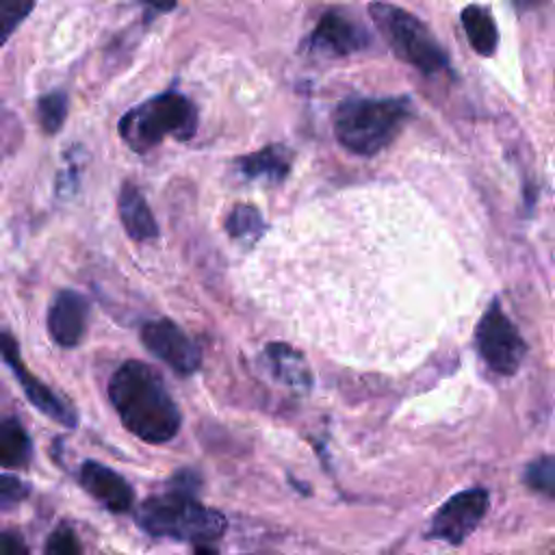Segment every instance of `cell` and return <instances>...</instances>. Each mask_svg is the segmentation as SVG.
Wrapping results in <instances>:
<instances>
[{
    "mask_svg": "<svg viewBox=\"0 0 555 555\" xmlns=\"http://www.w3.org/2000/svg\"><path fill=\"white\" fill-rule=\"evenodd\" d=\"M108 399L124 427L143 442H167L180 429L182 414L176 401L158 373L139 360H128L113 373Z\"/></svg>",
    "mask_w": 555,
    "mask_h": 555,
    "instance_id": "cell-1",
    "label": "cell"
},
{
    "mask_svg": "<svg viewBox=\"0 0 555 555\" xmlns=\"http://www.w3.org/2000/svg\"><path fill=\"white\" fill-rule=\"evenodd\" d=\"M410 113L405 98H347L334 111V134L345 150L373 156L395 141Z\"/></svg>",
    "mask_w": 555,
    "mask_h": 555,
    "instance_id": "cell-2",
    "label": "cell"
},
{
    "mask_svg": "<svg viewBox=\"0 0 555 555\" xmlns=\"http://www.w3.org/2000/svg\"><path fill=\"white\" fill-rule=\"evenodd\" d=\"M117 128L130 150L147 152L167 137L189 141L197 130V108L186 95L167 91L126 111Z\"/></svg>",
    "mask_w": 555,
    "mask_h": 555,
    "instance_id": "cell-3",
    "label": "cell"
},
{
    "mask_svg": "<svg viewBox=\"0 0 555 555\" xmlns=\"http://www.w3.org/2000/svg\"><path fill=\"white\" fill-rule=\"evenodd\" d=\"M141 529L156 538L210 542L225 531V516L197 503L189 492L173 490L143 501L137 509Z\"/></svg>",
    "mask_w": 555,
    "mask_h": 555,
    "instance_id": "cell-4",
    "label": "cell"
},
{
    "mask_svg": "<svg viewBox=\"0 0 555 555\" xmlns=\"http://www.w3.org/2000/svg\"><path fill=\"white\" fill-rule=\"evenodd\" d=\"M369 15L399 61L410 63L427 76H434L449 65L444 48L410 11L390 2H371Z\"/></svg>",
    "mask_w": 555,
    "mask_h": 555,
    "instance_id": "cell-5",
    "label": "cell"
},
{
    "mask_svg": "<svg viewBox=\"0 0 555 555\" xmlns=\"http://www.w3.org/2000/svg\"><path fill=\"white\" fill-rule=\"evenodd\" d=\"M475 343L483 362L499 375H514L527 353L522 336L496 301L481 314Z\"/></svg>",
    "mask_w": 555,
    "mask_h": 555,
    "instance_id": "cell-6",
    "label": "cell"
},
{
    "mask_svg": "<svg viewBox=\"0 0 555 555\" xmlns=\"http://www.w3.org/2000/svg\"><path fill=\"white\" fill-rule=\"evenodd\" d=\"M488 499L490 496L483 488H470L449 496L434 514L427 538L442 540L447 544H462L488 512Z\"/></svg>",
    "mask_w": 555,
    "mask_h": 555,
    "instance_id": "cell-7",
    "label": "cell"
},
{
    "mask_svg": "<svg viewBox=\"0 0 555 555\" xmlns=\"http://www.w3.org/2000/svg\"><path fill=\"white\" fill-rule=\"evenodd\" d=\"M0 358L7 362V366L13 371L15 379L20 382L22 390L26 392L28 401L39 410L43 412L46 416H50L52 421L65 425V427H76L78 423V416H76V410L63 399L59 397L54 390H50L43 382H39L30 371L28 366L22 362V356H20V347L15 343V338L9 334V332H0Z\"/></svg>",
    "mask_w": 555,
    "mask_h": 555,
    "instance_id": "cell-8",
    "label": "cell"
},
{
    "mask_svg": "<svg viewBox=\"0 0 555 555\" xmlns=\"http://www.w3.org/2000/svg\"><path fill=\"white\" fill-rule=\"evenodd\" d=\"M141 343L152 356L163 360L180 375H191L202 364V353L197 345L186 336L182 327H178L169 319L147 321L141 327Z\"/></svg>",
    "mask_w": 555,
    "mask_h": 555,
    "instance_id": "cell-9",
    "label": "cell"
},
{
    "mask_svg": "<svg viewBox=\"0 0 555 555\" xmlns=\"http://www.w3.org/2000/svg\"><path fill=\"white\" fill-rule=\"evenodd\" d=\"M366 28L340 9H330L321 15L314 30L306 39V50L325 56H349L369 46Z\"/></svg>",
    "mask_w": 555,
    "mask_h": 555,
    "instance_id": "cell-10",
    "label": "cell"
},
{
    "mask_svg": "<svg viewBox=\"0 0 555 555\" xmlns=\"http://www.w3.org/2000/svg\"><path fill=\"white\" fill-rule=\"evenodd\" d=\"M89 301L85 295L72 288H63L54 295L48 308V332L61 347H76L87 330Z\"/></svg>",
    "mask_w": 555,
    "mask_h": 555,
    "instance_id": "cell-11",
    "label": "cell"
},
{
    "mask_svg": "<svg viewBox=\"0 0 555 555\" xmlns=\"http://www.w3.org/2000/svg\"><path fill=\"white\" fill-rule=\"evenodd\" d=\"M80 483L93 499H98L111 512H128L132 505L134 492L130 483L119 473L100 462L89 460L80 466Z\"/></svg>",
    "mask_w": 555,
    "mask_h": 555,
    "instance_id": "cell-12",
    "label": "cell"
},
{
    "mask_svg": "<svg viewBox=\"0 0 555 555\" xmlns=\"http://www.w3.org/2000/svg\"><path fill=\"white\" fill-rule=\"evenodd\" d=\"M117 210L121 225L132 241H150L158 236V223L143 193L132 182L121 184L117 195Z\"/></svg>",
    "mask_w": 555,
    "mask_h": 555,
    "instance_id": "cell-13",
    "label": "cell"
},
{
    "mask_svg": "<svg viewBox=\"0 0 555 555\" xmlns=\"http://www.w3.org/2000/svg\"><path fill=\"white\" fill-rule=\"evenodd\" d=\"M264 360L271 375L282 384L297 390H308L312 386V373L306 358L291 345L269 343L264 347Z\"/></svg>",
    "mask_w": 555,
    "mask_h": 555,
    "instance_id": "cell-14",
    "label": "cell"
},
{
    "mask_svg": "<svg viewBox=\"0 0 555 555\" xmlns=\"http://www.w3.org/2000/svg\"><path fill=\"white\" fill-rule=\"evenodd\" d=\"M293 154L286 145H267L254 154H247L236 160L238 171L245 178H267L271 182H282L291 171Z\"/></svg>",
    "mask_w": 555,
    "mask_h": 555,
    "instance_id": "cell-15",
    "label": "cell"
},
{
    "mask_svg": "<svg viewBox=\"0 0 555 555\" xmlns=\"http://www.w3.org/2000/svg\"><path fill=\"white\" fill-rule=\"evenodd\" d=\"M462 26H464V33L477 54H481V56L494 54V50L499 46V30H496V22L488 7H481V4L464 7L462 9Z\"/></svg>",
    "mask_w": 555,
    "mask_h": 555,
    "instance_id": "cell-16",
    "label": "cell"
},
{
    "mask_svg": "<svg viewBox=\"0 0 555 555\" xmlns=\"http://www.w3.org/2000/svg\"><path fill=\"white\" fill-rule=\"evenodd\" d=\"M33 457V442L22 423L13 416L0 421V466L22 468Z\"/></svg>",
    "mask_w": 555,
    "mask_h": 555,
    "instance_id": "cell-17",
    "label": "cell"
},
{
    "mask_svg": "<svg viewBox=\"0 0 555 555\" xmlns=\"http://www.w3.org/2000/svg\"><path fill=\"white\" fill-rule=\"evenodd\" d=\"M225 230L232 238L236 241H243V243H254L258 241L264 230H267V223L260 215V210L251 204H236L228 219H225Z\"/></svg>",
    "mask_w": 555,
    "mask_h": 555,
    "instance_id": "cell-18",
    "label": "cell"
},
{
    "mask_svg": "<svg viewBox=\"0 0 555 555\" xmlns=\"http://www.w3.org/2000/svg\"><path fill=\"white\" fill-rule=\"evenodd\" d=\"M37 117L43 132H59L67 117V95L63 91H50L41 95L37 102Z\"/></svg>",
    "mask_w": 555,
    "mask_h": 555,
    "instance_id": "cell-19",
    "label": "cell"
},
{
    "mask_svg": "<svg viewBox=\"0 0 555 555\" xmlns=\"http://www.w3.org/2000/svg\"><path fill=\"white\" fill-rule=\"evenodd\" d=\"M525 483L546 496H555V457L540 455L525 468Z\"/></svg>",
    "mask_w": 555,
    "mask_h": 555,
    "instance_id": "cell-20",
    "label": "cell"
},
{
    "mask_svg": "<svg viewBox=\"0 0 555 555\" xmlns=\"http://www.w3.org/2000/svg\"><path fill=\"white\" fill-rule=\"evenodd\" d=\"M35 0H0V48L33 13Z\"/></svg>",
    "mask_w": 555,
    "mask_h": 555,
    "instance_id": "cell-21",
    "label": "cell"
},
{
    "mask_svg": "<svg viewBox=\"0 0 555 555\" xmlns=\"http://www.w3.org/2000/svg\"><path fill=\"white\" fill-rule=\"evenodd\" d=\"M43 555H80V540L69 525H59L46 542Z\"/></svg>",
    "mask_w": 555,
    "mask_h": 555,
    "instance_id": "cell-22",
    "label": "cell"
},
{
    "mask_svg": "<svg viewBox=\"0 0 555 555\" xmlns=\"http://www.w3.org/2000/svg\"><path fill=\"white\" fill-rule=\"evenodd\" d=\"M28 494V483L13 475H0V503L2 505H13L26 499Z\"/></svg>",
    "mask_w": 555,
    "mask_h": 555,
    "instance_id": "cell-23",
    "label": "cell"
},
{
    "mask_svg": "<svg viewBox=\"0 0 555 555\" xmlns=\"http://www.w3.org/2000/svg\"><path fill=\"white\" fill-rule=\"evenodd\" d=\"M0 555H30L26 542L11 531L0 533Z\"/></svg>",
    "mask_w": 555,
    "mask_h": 555,
    "instance_id": "cell-24",
    "label": "cell"
},
{
    "mask_svg": "<svg viewBox=\"0 0 555 555\" xmlns=\"http://www.w3.org/2000/svg\"><path fill=\"white\" fill-rule=\"evenodd\" d=\"M145 9V22H152L160 13H169L178 0H137Z\"/></svg>",
    "mask_w": 555,
    "mask_h": 555,
    "instance_id": "cell-25",
    "label": "cell"
},
{
    "mask_svg": "<svg viewBox=\"0 0 555 555\" xmlns=\"http://www.w3.org/2000/svg\"><path fill=\"white\" fill-rule=\"evenodd\" d=\"M193 555H219V551H217V548H212L210 544H197Z\"/></svg>",
    "mask_w": 555,
    "mask_h": 555,
    "instance_id": "cell-26",
    "label": "cell"
},
{
    "mask_svg": "<svg viewBox=\"0 0 555 555\" xmlns=\"http://www.w3.org/2000/svg\"><path fill=\"white\" fill-rule=\"evenodd\" d=\"M527 2H533V0H527Z\"/></svg>",
    "mask_w": 555,
    "mask_h": 555,
    "instance_id": "cell-27",
    "label": "cell"
}]
</instances>
